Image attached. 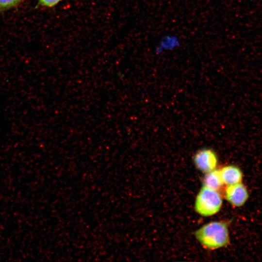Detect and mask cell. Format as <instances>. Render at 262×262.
Masks as SVG:
<instances>
[{
	"mask_svg": "<svg viewBox=\"0 0 262 262\" xmlns=\"http://www.w3.org/2000/svg\"><path fill=\"white\" fill-rule=\"evenodd\" d=\"M195 236L203 246L210 249L226 246L229 241L227 224L221 221L204 225L196 231Z\"/></svg>",
	"mask_w": 262,
	"mask_h": 262,
	"instance_id": "obj_1",
	"label": "cell"
},
{
	"mask_svg": "<svg viewBox=\"0 0 262 262\" xmlns=\"http://www.w3.org/2000/svg\"><path fill=\"white\" fill-rule=\"evenodd\" d=\"M222 204V199L217 190L203 186L196 197L195 209L200 215L209 216L219 212Z\"/></svg>",
	"mask_w": 262,
	"mask_h": 262,
	"instance_id": "obj_2",
	"label": "cell"
},
{
	"mask_svg": "<svg viewBox=\"0 0 262 262\" xmlns=\"http://www.w3.org/2000/svg\"><path fill=\"white\" fill-rule=\"evenodd\" d=\"M194 162L198 170L208 173L216 168L218 161L217 155L213 150L203 148L198 150L195 154Z\"/></svg>",
	"mask_w": 262,
	"mask_h": 262,
	"instance_id": "obj_3",
	"label": "cell"
},
{
	"mask_svg": "<svg viewBox=\"0 0 262 262\" xmlns=\"http://www.w3.org/2000/svg\"><path fill=\"white\" fill-rule=\"evenodd\" d=\"M249 195L246 186L241 182L227 185L225 197L227 201L234 207H241L247 201Z\"/></svg>",
	"mask_w": 262,
	"mask_h": 262,
	"instance_id": "obj_4",
	"label": "cell"
},
{
	"mask_svg": "<svg viewBox=\"0 0 262 262\" xmlns=\"http://www.w3.org/2000/svg\"><path fill=\"white\" fill-rule=\"evenodd\" d=\"M180 37L175 33H167L162 35L156 42L155 52L160 55L165 52L175 50L181 46Z\"/></svg>",
	"mask_w": 262,
	"mask_h": 262,
	"instance_id": "obj_5",
	"label": "cell"
},
{
	"mask_svg": "<svg viewBox=\"0 0 262 262\" xmlns=\"http://www.w3.org/2000/svg\"><path fill=\"white\" fill-rule=\"evenodd\" d=\"M224 184L227 185L241 182L243 178V173L237 166L229 165L219 170Z\"/></svg>",
	"mask_w": 262,
	"mask_h": 262,
	"instance_id": "obj_6",
	"label": "cell"
},
{
	"mask_svg": "<svg viewBox=\"0 0 262 262\" xmlns=\"http://www.w3.org/2000/svg\"><path fill=\"white\" fill-rule=\"evenodd\" d=\"M204 186L217 190L224 184L219 170L214 169L207 173L203 179Z\"/></svg>",
	"mask_w": 262,
	"mask_h": 262,
	"instance_id": "obj_7",
	"label": "cell"
},
{
	"mask_svg": "<svg viewBox=\"0 0 262 262\" xmlns=\"http://www.w3.org/2000/svg\"><path fill=\"white\" fill-rule=\"evenodd\" d=\"M22 0H0V12L4 11L17 6Z\"/></svg>",
	"mask_w": 262,
	"mask_h": 262,
	"instance_id": "obj_8",
	"label": "cell"
},
{
	"mask_svg": "<svg viewBox=\"0 0 262 262\" xmlns=\"http://www.w3.org/2000/svg\"><path fill=\"white\" fill-rule=\"evenodd\" d=\"M63 0H38L37 6L45 8H52Z\"/></svg>",
	"mask_w": 262,
	"mask_h": 262,
	"instance_id": "obj_9",
	"label": "cell"
}]
</instances>
